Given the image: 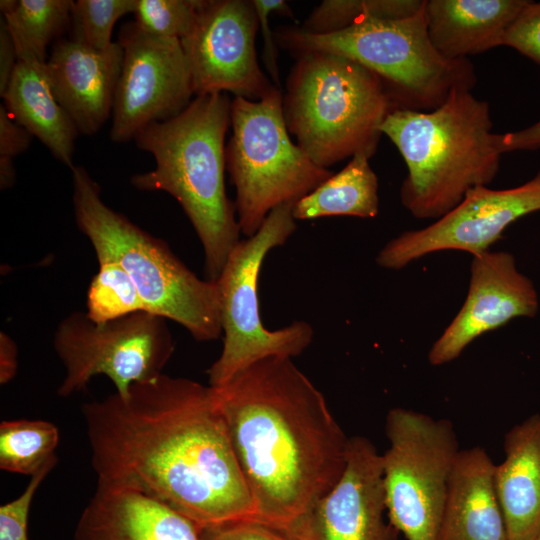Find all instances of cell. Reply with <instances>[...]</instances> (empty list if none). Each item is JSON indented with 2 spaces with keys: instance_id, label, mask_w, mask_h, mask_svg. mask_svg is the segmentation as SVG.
I'll return each instance as SVG.
<instances>
[{
  "instance_id": "6da1fadb",
  "label": "cell",
  "mask_w": 540,
  "mask_h": 540,
  "mask_svg": "<svg viewBox=\"0 0 540 540\" xmlns=\"http://www.w3.org/2000/svg\"><path fill=\"white\" fill-rule=\"evenodd\" d=\"M97 485L134 491L198 528L255 521L213 387L162 373L85 403Z\"/></svg>"
},
{
  "instance_id": "7a4b0ae2",
  "label": "cell",
  "mask_w": 540,
  "mask_h": 540,
  "mask_svg": "<svg viewBox=\"0 0 540 540\" xmlns=\"http://www.w3.org/2000/svg\"><path fill=\"white\" fill-rule=\"evenodd\" d=\"M214 390L255 522L288 532L342 477L349 438L292 358H263Z\"/></svg>"
},
{
  "instance_id": "3957f363",
  "label": "cell",
  "mask_w": 540,
  "mask_h": 540,
  "mask_svg": "<svg viewBox=\"0 0 540 540\" xmlns=\"http://www.w3.org/2000/svg\"><path fill=\"white\" fill-rule=\"evenodd\" d=\"M231 102L227 93L195 96L180 114L146 126L134 138L139 149L154 157L156 166L133 175L130 183L141 191H164L177 200L202 244L207 280L213 282L241 232L225 188Z\"/></svg>"
},
{
  "instance_id": "277c9868",
  "label": "cell",
  "mask_w": 540,
  "mask_h": 540,
  "mask_svg": "<svg viewBox=\"0 0 540 540\" xmlns=\"http://www.w3.org/2000/svg\"><path fill=\"white\" fill-rule=\"evenodd\" d=\"M492 127L489 103L468 89H454L432 111L392 110L380 130L407 167L402 205L418 219L437 220L470 190L488 186L502 155Z\"/></svg>"
},
{
  "instance_id": "5b68a950",
  "label": "cell",
  "mask_w": 540,
  "mask_h": 540,
  "mask_svg": "<svg viewBox=\"0 0 540 540\" xmlns=\"http://www.w3.org/2000/svg\"><path fill=\"white\" fill-rule=\"evenodd\" d=\"M71 171L75 222L97 259L121 265L146 311L179 323L197 341L216 340L222 333L217 283L199 278L163 240L106 205L84 167L75 165Z\"/></svg>"
},
{
  "instance_id": "8992f818",
  "label": "cell",
  "mask_w": 540,
  "mask_h": 540,
  "mask_svg": "<svg viewBox=\"0 0 540 540\" xmlns=\"http://www.w3.org/2000/svg\"><path fill=\"white\" fill-rule=\"evenodd\" d=\"M286 81L283 116L297 146L318 166L364 153L371 158L393 106L381 80L339 55L306 52Z\"/></svg>"
},
{
  "instance_id": "52a82bcc",
  "label": "cell",
  "mask_w": 540,
  "mask_h": 540,
  "mask_svg": "<svg viewBox=\"0 0 540 540\" xmlns=\"http://www.w3.org/2000/svg\"><path fill=\"white\" fill-rule=\"evenodd\" d=\"M424 4L425 0L415 14L404 18L369 17L326 34L285 26L274 37L294 57L325 52L364 66L381 80L394 110L432 111L454 89L472 90L477 77L468 58H445L432 45Z\"/></svg>"
},
{
  "instance_id": "ba28073f",
  "label": "cell",
  "mask_w": 540,
  "mask_h": 540,
  "mask_svg": "<svg viewBox=\"0 0 540 540\" xmlns=\"http://www.w3.org/2000/svg\"><path fill=\"white\" fill-rule=\"evenodd\" d=\"M282 102L278 87L261 100L235 96L231 102L226 170L235 187L239 228L246 237L259 230L273 209L293 206L333 175L293 143Z\"/></svg>"
},
{
  "instance_id": "9c48e42d",
  "label": "cell",
  "mask_w": 540,
  "mask_h": 540,
  "mask_svg": "<svg viewBox=\"0 0 540 540\" xmlns=\"http://www.w3.org/2000/svg\"><path fill=\"white\" fill-rule=\"evenodd\" d=\"M296 230L291 205L273 209L259 230L234 246L216 281L219 289L223 349L208 370L209 385H225L239 371L269 356L293 358L311 343L313 329L304 321L277 330L264 327L258 279L266 255Z\"/></svg>"
},
{
  "instance_id": "30bf717a",
  "label": "cell",
  "mask_w": 540,
  "mask_h": 540,
  "mask_svg": "<svg viewBox=\"0 0 540 540\" xmlns=\"http://www.w3.org/2000/svg\"><path fill=\"white\" fill-rule=\"evenodd\" d=\"M381 455L387 516L407 540H437L460 451L453 424L402 407L386 416Z\"/></svg>"
},
{
  "instance_id": "8fae6325",
  "label": "cell",
  "mask_w": 540,
  "mask_h": 540,
  "mask_svg": "<svg viewBox=\"0 0 540 540\" xmlns=\"http://www.w3.org/2000/svg\"><path fill=\"white\" fill-rule=\"evenodd\" d=\"M165 320L148 311L106 322H96L86 312L66 316L53 338L65 370L58 395L71 396L84 390L93 377L105 375L116 393L125 396L131 385L161 375L174 352Z\"/></svg>"
},
{
  "instance_id": "7c38bea8",
  "label": "cell",
  "mask_w": 540,
  "mask_h": 540,
  "mask_svg": "<svg viewBox=\"0 0 540 540\" xmlns=\"http://www.w3.org/2000/svg\"><path fill=\"white\" fill-rule=\"evenodd\" d=\"M118 42L124 55L110 138L124 143L180 114L194 92L180 39L150 34L131 21L121 27Z\"/></svg>"
},
{
  "instance_id": "4fadbf2b",
  "label": "cell",
  "mask_w": 540,
  "mask_h": 540,
  "mask_svg": "<svg viewBox=\"0 0 540 540\" xmlns=\"http://www.w3.org/2000/svg\"><path fill=\"white\" fill-rule=\"evenodd\" d=\"M259 19L252 0H202L181 45L195 96L233 93L257 101L274 88L255 49Z\"/></svg>"
},
{
  "instance_id": "5bb4252c",
  "label": "cell",
  "mask_w": 540,
  "mask_h": 540,
  "mask_svg": "<svg viewBox=\"0 0 540 540\" xmlns=\"http://www.w3.org/2000/svg\"><path fill=\"white\" fill-rule=\"evenodd\" d=\"M540 211V170L524 184L495 190L478 186L451 211L427 227L391 239L376 262L400 270L426 255L458 250L476 256L490 250L503 232L521 217Z\"/></svg>"
},
{
  "instance_id": "9a60e30c",
  "label": "cell",
  "mask_w": 540,
  "mask_h": 540,
  "mask_svg": "<svg viewBox=\"0 0 540 540\" xmlns=\"http://www.w3.org/2000/svg\"><path fill=\"white\" fill-rule=\"evenodd\" d=\"M385 512L381 454L368 438L354 436L340 480L285 534L293 540H398Z\"/></svg>"
},
{
  "instance_id": "2e32d148",
  "label": "cell",
  "mask_w": 540,
  "mask_h": 540,
  "mask_svg": "<svg viewBox=\"0 0 540 540\" xmlns=\"http://www.w3.org/2000/svg\"><path fill=\"white\" fill-rule=\"evenodd\" d=\"M532 280L521 273L513 254L486 251L472 256L468 294L459 312L432 345L428 359L440 366L457 359L476 338L518 317L537 314Z\"/></svg>"
},
{
  "instance_id": "e0dca14e",
  "label": "cell",
  "mask_w": 540,
  "mask_h": 540,
  "mask_svg": "<svg viewBox=\"0 0 540 540\" xmlns=\"http://www.w3.org/2000/svg\"><path fill=\"white\" fill-rule=\"evenodd\" d=\"M123 55L119 42L101 51L71 39L54 43L46 61L48 79L79 133H97L112 116Z\"/></svg>"
},
{
  "instance_id": "ac0fdd59",
  "label": "cell",
  "mask_w": 540,
  "mask_h": 540,
  "mask_svg": "<svg viewBox=\"0 0 540 540\" xmlns=\"http://www.w3.org/2000/svg\"><path fill=\"white\" fill-rule=\"evenodd\" d=\"M200 528L143 494L97 485L72 540H200Z\"/></svg>"
},
{
  "instance_id": "d6986e66",
  "label": "cell",
  "mask_w": 540,
  "mask_h": 540,
  "mask_svg": "<svg viewBox=\"0 0 540 540\" xmlns=\"http://www.w3.org/2000/svg\"><path fill=\"white\" fill-rule=\"evenodd\" d=\"M494 470L482 447L458 452L437 540H508Z\"/></svg>"
},
{
  "instance_id": "ffe728a7",
  "label": "cell",
  "mask_w": 540,
  "mask_h": 540,
  "mask_svg": "<svg viewBox=\"0 0 540 540\" xmlns=\"http://www.w3.org/2000/svg\"><path fill=\"white\" fill-rule=\"evenodd\" d=\"M505 459L495 465L494 483L508 540H536L540 532V415L509 430Z\"/></svg>"
},
{
  "instance_id": "44dd1931",
  "label": "cell",
  "mask_w": 540,
  "mask_h": 540,
  "mask_svg": "<svg viewBox=\"0 0 540 540\" xmlns=\"http://www.w3.org/2000/svg\"><path fill=\"white\" fill-rule=\"evenodd\" d=\"M529 0H425L429 39L445 58L462 59L502 45Z\"/></svg>"
},
{
  "instance_id": "7402d4cb",
  "label": "cell",
  "mask_w": 540,
  "mask_h": 540,
  "mask_svg": "<svg viewBox=\"0 0 540 540\" xmlns=\"http://www.w3.org/2000/svg\"><path fill=\"white\" fill-rule=\"evenodd\" d=\"M10 116L37 137L60 162L72 169L79 131L56 100L46 63L18 61L2 96Z\"/></svg>"
},
{
  "instance_id": "603a6c76",
  "label": "cell",
  "mask_w": 540,
  "mask_h": 540,
  "mask_svg": "<svg viewBox=\"0 0 540 540\" xmlns=\"http://www.w3.org/2000/svg\"><path fill=\"white\" fill-rule=\"evenodd\" d=\"M369 157L357 153L347 165L292 206L295 220L326 216L373 218L379 211L378 179Z\"/></svg>"
},
{
  "instance_id": "cb8c5ba5",
  "label": "cell",
  "mask_w": 540,
  "mask_h": 540,
  "mask_svg": "<svg viewBox=\"0 0 540 540\" xmlns=\"http://www.w3.org/2000/svg\"><path fill=\"white\" fill-rule=\"evenodd\" d=\"M72 0H1L18 61L46 63L47 48L71 25Z\"/></svg>"
},
{
  "instance_id": "d4e9b609",
  "label": "cell",
  "mask_w": 540,
  "mask_h": 540,
  "mask_svg": "<svg viewBox=\"0 0 540 540\" xmlns=\"http://www.w3.org/2000/svg\"><path fill=\"white\" fill-rule=\"evenodd\" d=\"M59 443L57 427L44 420H5L0 424V468L32 477L50 462Z\"/></svg>"
},
{
  "instance_id": "484cf974",
  "label": "cell",
  "mask_w": 540,
  "mask_h": 540,
  "mask_svg": "<svg viewBox=\"0 0 540 540\" xmlns=\"http://www.w3.org/2000/svg\"><path fill=\"white\" fill-rule=\"evenodd\" d=\"M424 0H324L299 28L308 33L326 34L343 30L372 17L404 18L415 14Z\"/></svg>"
},
{
  "instance_id": "4316f807",
  "label": "cell",
  "mask_w": 540,
  "mask_h": 540,
  "mask_svg": "<svg viewBox=\"0 0 540 540\" xmlns=\"http://www.w3.org/2000/svg\"><path fill=\"white\" fill-rule=\"evenodd\" d=\"M98 263V272L87 291V315L96 322H106L146 311L136 285L121 265L112 260H98Z\"/></svg>"
},
{
  "instance_id": "83f0119b",
  "label": "cell",
  "mask_w": 540,
  "mask_h": 540,
  "mask_svg": "<svg viewBox=\"0 0 540 540\" xmlns=\"http://www.w3.org/2000/svg\"><path fill=\"white\" fill-rule=\"evenodd\" d=\"M137 0H77L71 15V40L93 50L113 43L112 31L123 16L134 13Z\"/></svg>"
},
{
  "instance_id": "f1b7e54d",
  "label": "cell",
  "mask_w": 540,
  "mask_h": 540,
  "mask_svg": "<svg viewBox=\"0 0 540 540\" xmlns=\"http://www.w3.org/2000/svg\"><path fill=\"white\" fill-rule=\"evenodd\" d=\"M202 0H137L134 22L144 31L184 38L193 28Z\"/></svg>"
},
{
  "instance_id": "f546056e",
  "label": "cell",
  "mask_w": 540,
  "mask_h": 540,
  "mask_svg": "<svg viewBox=\"0 0 540 540\" xmlns=\"http://www.w3.org/2000/svg\"><path fill=\"white\" fill-rule=\"evenodd\" d=\"M57 460L33 475L20 496L0 507V540H29L28 517L33 497Z\"/></svg>"
},
{
  "instance_id": "4dcf8cb0",
  "label": "cell",
  "mask_w": 540,
  "mask_h": 540,
  "mask_svg": "<svg viewBox=\"0 0 540 540\" xmlns=\"http://www.w3.org/2000/svg\"><path fill=\"white\" fill-rule=\"evenodd\" d=\"M502 45L540 65V2L529 1L508 27Z\"/></svg>"
},
{
  "instance_id": "1f68e13d",
  "label": "cell",
  "mask_w": 540,
  "mask_h": 540,
  "mask_svg": "<svg viewBox=\"0 0 540 540\" xmlns=\"http://www.w3.org/2000/svg\"><path fill=\"white\" fill-rule=\"evenodd\" d=\"M259 19V28L263 37V62L273 84L281 89L278 67V45L274 33L269 26L271 13H280L284 16L293 17L289 5L283 0H252Z\"/></svg>"
},
{
  "instance_id": "d6a6232c",
  "label": "cell",
  "mask_w": 540,
  "mask_h": 540,
  "mask_svg": "<svg viewBox=\"0 0 540 540\" xmlns=\"http://www.w3.org/2000/svg\"><path fill=\"white\" fill-rule=\"evenodd\" d=\"M200 540H293L287 534L267 525L243 521L206 527Z\"/></svg>"
},
{
  "instance_id": "836d02e7",
  "label": "cell",
  "mask_w": 540,
  "mask_h": 540,
  "mask_svg": "<svg viewBox=\"0 0 540 540\" xmlns=\"http://www.w3.org/2000/svg\"><path fill=\"white\" fill-rule=\"evenodd\" d=\"M33 135L0 106V157L13 159L28 149Z\"/></svg>"
},
{
  "instance_id": "e575fe53",
  "label": "cell",
  "mask_w": 540,
  "mask_h": 540,
  "mask_svg": "<svg viewBox=\"0 0 540 540\" xmlns=\"http://www.w3.org/2000/svg\"><path fill=\"white\" fill-rule=\"evenodd\" d=\"M495 144L498 151L503 154L512 151H530L540 148V120L527 128L497 134Z\"/></svg>"
},
{
  "instance_id": "d590c367",
  "label": "cell",
  "mask_w": 540,
  "mask_h": 540,
  "mask_svg": "<svg viewBox=\"0 0 540 540\" xmlns=\"http://www.w3.org/2000/svg\"><path fill=\"white\" fill-rule=\"evenodd\" d=\"M18 57L3 18L0 20V95H4L16 65Z\"/></svg>"
},
{
  "instance_id": "8d00e7d4",
  "label": "cell",
  "mask_w": 540,
  "mask_h": 540,
  "mask_svg": "<svg viewBox=\"0 0 540 540\" xmlns=\"http://www.w3.org/2000/svg\"><path fill=\"white\" fill-rule=\"evenodd\" d=\"M17 347L4 332L0 334V382L8 383L16 374Z\"/></svg>"
},
{
  "instance_id": "74e56055",
  "label": "cell",
  "mask_w": 540,
  "mask_h": 540,
  "mask_svg": "<svg viewBox=\"0 0 540 540\" xmlns=\"http://www.w3.org/2000/svg\"><path fill=\"white\" fill-rule=\"evenodd\" d=\"M15 167L13 159L0 157V188L6 190L15 182Z\"/></svg>"
},
{
  "instance_id": "f35d334b",
  "label": "cell",
  "mask_w": 540,
  "mask_h": 540,
  "mask_svg": "<svg viewBox=\"0 0 540 540\" xmlns=\"http://www.w3.org/2000/svg\"><path fill=\"white\" fill-rule=\"evenodd\" d=\"M536 540H540V532H539V534H538V537H537V539H536Z\"/></svg>"
}]
</instances>
